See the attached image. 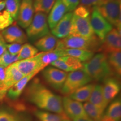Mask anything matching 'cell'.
Instances as JSON below:
<instances>
[{
    "mask_svg": "<svg viewBox=\"0 0 121 121\" xmlns=\"http://www.w3.org/2000/svg\"><path fill=\"white\" fill-rule=\"evenodd\" d=\"M25 96L29 102L41 109L66 116L63 109L62 98L47 88L38 78H35L28 86Z\"/></svg>",
    "mask_w": 121,
    "mask_h": 121,
    "instance_id": "1",
    "label": "cell"
},
{
    "mask_svg": "<svg viewBox=\"0 0 121 121\" xmlns=\"http://www.w3.org/2000/svg\"><path fill=\"white\" fill-rule=\"evenodd\" d=\"M82 65V69L92 80L104 81L114 75L108 62L107 55L104 53L96 54L90 60L83 63Z\"/></svg>",
    "mask_w": 121,
    "mask_h": 121,
    "instance_id": "2",
    "label": "cell"
},
{
    "mask_svg": "<svg viewBox=\"0 0 121 121\" xmlns=\"http://www.w3.org/2000/svg\"><path fill=\"white\" fill-rule=\"evenodd\" d=\"M102 41L95 35L90 38L69 35L59 40L56 48L60 49L76 48L89 50L93 52H100Z\"/></svg>",
    "mask_w": 121,
    "mask_h": 121,
    "instance_id": "3",
    "label": "cell"
},
{
    "mask_svg": "<svg viewBox=\"0 0 121 121\" xmlns=\"http://www.w3.org/2000/svg\"><path fill=\"white\" fill-rule=\"evenodd\" d=\"M95 7L105 19L115 28L121 30V2L115 0H105Z\"/></svg>",
    "mask_w": 121,
    "mask_h": 121,
    "instance_id": "4",
    "label": "cell"
},
{
    "mask_svg": "<svg viewBox=\"0 0 121 121\" xmlns=\"http://www.w3.org/2000/svg\"><path fill=\"white\" fill-rule=\"evenodd\" d=\"M26 31L27 37L33 42L49 34V26L46 13L37 12L31 24L26 28Z\"/></svg>",
    "mask_w": 121,
    "mask_h": 121,
    "instance_id": "5",
    "label": "cell"
},
{
    "mask_svg": "<svg viewBox=\"0 0 121 121\" xmlns=\"http://www.w3.org/2000/svg\"><path fill=\"white\" fill-rule=\"evenodd\" d=\"M90 76L82 69L70 72L67 74L63 86L60 90L65 95H69L74 91L91 81Z\"/></svg>",
    "mask_w": 121,
    "mask_h": 121,
    "instance_id": "6",
    "label": "cell"
},
{
    "mask_svg": "<svg viewBox=\"0 0 121 121\" xmlns=\"http://www.w3.org/2000/svg\"><path fill=\"white\" fill-rule=\"evenodd\" d=\"M95 35L90 24V17L83 18L73 14L69 35L90 38Z\"/></svg>",
    "mask_w": 121,
    "mask_h": 121,
    "instance_id": "7",
    "label": "cell"
},
{
    "mask_svg": "<svg viewBox=\"0 0 121 121\" xmlns=\"http://www.w3.org/2000/svg\"><path fill=\"white\" fill-rule=\"evenodd\" d=\"M90 16V24L95 35L102 41L107 34L113 29V26L100 13L95 7L92 9Z\"/></svg>",
    "mask_w": 121,
    "mask_h": 121,
    "instance_id": "8",
    "label": "cell"
},
{
    "mask_svg": "<svg viewBox=\"0 0 121 121\" xmlns=\"http://www.w3.org/2000/svg\"><path fill=\"white\" fill-rule=\"evenodd\" d=\"M67 74V72L52 66L44 68L42 72L46 82L57 90H60L62 87Z\"/></svg>",
    "mask_w": 121,
    "mask_h": 121,
    "instance_id": "9",
    "label": "cell"
},
{
    "mask_svg": "<svg viewBox=\"0 0 121 121\" xmlns=\"http://www.w3.org/2000/svg\"><path fill=\"white\" fill-rule=\"evenodd\" d=\"M5 73L4 84L0 87V102L4 99L9 89L25 76L13 63L6 68Z\"/></svg>",
    "mask_w": 121,
    "mask_h": 121,
    "instance_id": "10",
    "label": "cell"
},
{
    "mask_svg": "<svg viewBox=\"0 0 121 121\" xmlns=\"http://www.w3.org/2000/svg\"><path fill=\"white\" fill-rule=\"evenodd\" d=\"M121 30L113 28L102 41L100 52L106 54L114 51H121Z\"/></svg>",
    "mask_w": 121,
    "mask_h": 121,
    "instance_id": "11",
    "label": "cell"
},
{
    "mask_svg": "<svg viewBox=\"0 0 121 121\" xmlns=\"http://www.w3.org/2000/svg\"><path fill=\"white\" fill-rule=\"evenodd\" d=\"M62 106L65 115L71 119L87 116L83 104L81 102L71 99L69 96H64L62 98Z\"/></svg>",
    "mask_w": 121,
    "mask_h": 121,
    "instance_id": "12",
    "label": "cell"
},
{
    "mask_svg": "<svg viewBox=\"0 0 121 121\" xmlns=\"http://www.w3.org/2000/svg\"><path fill=\"white\" fill-rule=\"evenodd\" d=\"M13 65L24 76L43 69L40 60V53L31 58L17 60L13 63Z\"/></svg>",
    "mask_w": 121,
    "mask_h": 121,
    "instance_id": "13",
    "label": "cell"
},
{
    "mask_svg": "<svg viewBox=\"0 0 121 121\" xmlns=\"http://www.w3.org/2000/svg\"><path fill=\"white\" fill-rule=\"evenodd\" d=\"M33 0H22L17 16L18 24L22 28L29 26L34 17Z\"/></svg>",
    "mask_w": 121,
    "mask_h": 121,
    "instance_id": "14",
    "label": "cell"
},
{
    "mask_svg": "<svg viewBox=\"0 0 121 121\" xmlns=\"http://www.w3.org/2000/svg\"><path fill=\"white\" fill-rule=\"evenodd\" d=\"M1 34L5 42L7 43L24 44L28 39L27 35L16 23L3 30Z\"/></svg>",
    "mask_w": 121,
    "mask_h": 121,
    "instance_id": "15",
    "label": "cell"
},
{
    "mask_svg": "<svg viewBox=\"0 0 121 121\" xmlns=\"http://www.w3.org/2000/svg\"><path fill=\"white\" fill-rule=\"evenodd\" d=\"M73 14L72 12L66 13L56 26L51 29V32L53 35L57 38L62 39L69 35Z\"/></svg>",
    "mask_w": 121,
    "mask_h": 121,
    "instance_id": "16",
    "label": "cell"
},
{
    "mask_svg": "<svg viewBox=\"0 0 121 121\" xmlns=\"http://www.w3.org/2000/svg\"><path fill=\"white\" fill-rule=\"evenodd\" d=\"M103 91L105 102L107 104L111 102L118 94L121 85L117 78L110 77L104 80Z\"/></svg>",
    "mask_w": 121,
    "mask_h": 121,
    "instance_id": "17",
    "label": "cell"
},
{
    "mask_svg": "<svg viewBox=\"0 0 121 121\" xmlns=\"http://www.w3.org/2000/svg\"><path fill=\"white\" fill-rule=\"evenodd\" d=\"M49 13L48 24L49 28L52 29L68 11L62 0H56Z\"/></svg>",
    "mask_w": 121,
    "mask_h": 121,
    "instance_id": "18",
    "label": "cell"
},
{
    "mask_svg": "<svg viewBox=\"0 0 121 121\" xmlns=\"http://www.w3.org/2000/svg\"><path fill=\"white\" fill-rule=\"evenodd\" d=\"M40 71H35L29 75L25 76L22 79L16 82L14 85L10 87L7 91L6 95L9 99L15 100L19 98L27 84Z\"/></svg>",
    "mask_w": 121,
    "mask_h": 121,
    "instance_id": "19",
    "label": "cell"
},
{
    "mask_svg": "<svg viewBox=\"0 0 121 121\" xmlns=\"http://www.w3.org/2000/svg\"><path fill=\"white\" fill-rule=\"evenodd\" d=\"M58 41V38L49 33L35 42L34 44L38 49L45 52L55 49Z\"/></svg>",
    "mask_w": 121,
    "mask_h": 121,
    "instance_id": "20",
    "label": "cell"
},
{
    "mask_svg": "<svg viewBox=\"0 0 121 121\" xmlns=\"http://www.w3.org/2000/svg\"><path fill=\"white\" fill-rule=\"evenodd\" d=\"M121 117V102L117 98L112 102L104 114L101 121H119Z\"/></svg>",
    "mask_w": 121,
    "mask_h": 121,
    "instance_id": "21",
    "label": "cell"
},
{
    "mask_svg": "<svg viewBox=\"0 0 121 121\" xmlns=\"http://www.w3.org/2000/svg\"><path fill=\"white\" fill-rule=\"evenodd\" d=\"M88 101L99 109L105 110L108 104L104 99L102 85H95Z\"/></svg>",
    "mask_w": 121,
    "mask_h": 121,
    "instance_id": "22",
    "label": "cell"
},
{
    "mask_svg": "<svg viewBox=\"0 0 121 121\" xmlns=\"http://www.w3.org/2000/svg\"><path fill=\"white\" fill-rule=\"evenodd\" d=\"M95 84H87L74 91L69 96L79 102H86L89 100Z\"/></svg>",
    "mask_w": 121,
    "mask_h": 121,
    "instance_id": "23",
    "label": "cell"
},
{
    "mask_svg": "<svg viewBox=\"0 0 121 121\" xmlns=\"http://www.w3.org/2000/svg\"><path fill=\"white\" fill-rule=\"evenodd\" d=\"M64 49L56 48L53 51L49 52H42L40 53V60L42 67L43 69L47 67L49 64H51L53 62L58 60L60 57L65 56Z\"/></svg>",
    "mask_w": 121,
    "mask_h": 121,
    "instance_id": "24",
    "label": "cell"
},
{
    "mask_svg": "<svg viewBox=\"0 0 121 121\" xmlns=\"http://www.w3.org/2000/svg\"><path fill=\"white\" fill-rule=\"evenodd\" d=\"M107 55V60L110 69L117 78L121 75V51H114L109 53Z\"/></svg>",
    "mask_w": 121,
    "mask_h": 121,
    "instance_id": "25",
    "label": "cell"
},
{
    "mask_svg": "<svg viewBox=\"0 0 121 121\" xmlns=\"http://www.w3.org/2000/svg\"><path fill=\"white\" fill-rule=\"evenodd\" d=\"M66 56H69L78 59L82 62H86L94 56V52L89 50L76 48H69L64 49Z\"/></svg>",
    "mask_w": 121,
    "mask_h": 121,
    "instance_id": "26",
    "label": "cell"
},
{
    "mask_svg": "<svg viewBox=\"0 0 121 121\" xmlns=\"http://www.w3.org/2000/svg\"><path fill=\"white\" fill-rule=\"evenodd\" d=\"M13 19L5 9V1H0V31H2L13 24Z\"/></svg>",
    "mask_w": 121,
    "mask_h": 121,
    "instance_id": "27",
    "label": "cell"
},
{
    "mask_svg": "<svg viewBox=\"0 0 121 121\" xmlns=\"http://www.w3.org/2000/svg\"><path fill=\"white\" fill-rule=\"evenodd\" d=\"M34 113L39 121H62L67 118L65 116L44 110H35Z\"/></svg>",
    "mask_w": 121,
    "mask_h": 121,
    "instance_id": "28",
    "label": "cell"
},
{
    "mask_svg": "<svg viewBox=\"0 0 121 121\" xmlns=\"http://www.w3.org/2000/svg\"><path fill=\"white\" fill-rule=\"evenodd\" d=\"M84 108L87 116L94 121H101L104 114V111L99 109L90 102L84 103Z\"/></svg>",
    "mask_w": 121,
    "mask_h": 121,
    "instance_id": "29",
    "label": "cell"
},
{
    "mask_svg": "<svg viewBox=\"0 0 121 121\" xmlns=\"http://www.w3.org/2000/svg\"><path fill=\"white\" fill-rule=\"evenodd\" d=\"M56 0H33L34 11L48 14L51 11Z\"/></svg>",
    "mask_w": 121,
    "mask_h": 121,
    "instance_id": "30",
    "label": "cell"
},
{
    "mask_svg": "<svg viewBox=\"0 0 121 121\" xmlns=\"http://www.w3.org/2000/svg\"><path fill=\"white\" fill-rule=\"evenodd\" d=\"M38 52L39 50L35 47L29 43L24 44L22 45L20 51L17 55L18 60L34 57L38 53Z\"/></svg>",
    "mask_w": 121,
    "mask_h": 121,
    "instance_id": "31",
    "label": "cell"
},
{
    "mask_svg": "<svg viewBox=\"0 0 121 121\" xmlns=\"http://www.w3.org/2000/svg\"><path fill=\"white\" fill-rule=\"evenodd\" d=\"M5 1V9L11 15L13 20L17 19L21 0H4Z\"/></svg>",
    "mask_w": 121,
    "mask_h": 121,
    "instance_id": "32",
    "label": "cell"
},
{
    "mask_svg": "<svg viewBox=\"0 0 121 121\" xmlns=\"http://www.w3.org/2000/svg\"><path fill=\"white\" fill-rule=\"evenodd\" d=\"M60 58L64 61L70 72L82 69V63L75 57L69 56H65L60 57Z\"/></svg>",
    "mask_w": 121,
    "mask_h": 121,
    "instance_id": "33",
    "label": "cell"
},
{
    "mask_svg": "<svg viewBox=\"0 0 121 121\" xmlns=\"http://www.w3.org/2000/svg\"><path fill=\"white\" fill-rule=\"evenodd\" d=\"M17 60V56L10 54L6 49L2 55L0 56V66L6 68Z\"/></svg>",
    "mask_w": 121,
    "mask_h": 121,
    "instance_id": "34",
    "label": "cell"
},
{
    "mask_svg": "<svg viewBox=\"0 0 121 121\" xmlns=\"http://www.w3.org/2000/svg\"><path fill=\"white\" fill-rule=\"evenodd\" d=\"M90 12L91 9L80 4L75 9L73 14L80 17L86 18L90 16Z\"/></svg>",
    "mask_w": 121,
    "mask_h": 121,
    "instance_id": "35",
    "label": "cell"
},
{
    "mask_svg": "<svg viewBox=\"0 0 121 121\" xmlns=\"http://www.w3.org/2000/svg\"><path fill=\"white\" fill-rule=\"evenodd\" d=\"M17 116L6 109H0V121H15Z\"/></svg>",
    "mask_w": 121,
    "mask_h": 121,
    "instance_id": "36",
    "label": "cell"
},
{
    "mask_svg": "<svg viewBox=\"0 0 121 121\" xmlns=\"http://www.w3.org/2000/svg\"><path fill=\"white\" fill-rule=\"evenodd\" d=\"M22 44L13 43L6 44L7 51L13 55L17 56L22 48Z\"/></svg>",
    "mask_w": 121,
    "mask_h": 121,
    "instance_id": "37",
    "label": "cell"
},
{
    "mask_svg": "<svg viewBox=\"0 0 121 121\" xmlns=\"http://www.w3.org/2000/svg\"><path fill=\"white\" fill-rule=\"evenodd\" d=\"M105 1V0H80V3L81 5L93 9L94 7L97 6Z\"/></svg>",
    "mask_w": 121,
    "mask_h": 121,
    "instance_id": "38",
    "label": "cell"
},
{
    "mask_svg": "<svg viewBox=\"0 0 121 121\" xmlns=\"http://www.w3.org/2000/svg\"><path fill=\"white\" fill-rule=\"evenodd\" d=\"M62 1L67 9L68 13L74 11L80 4V0H62Z\"/></svg>",
    "mask_w": 121,
    "mask_h": 121,
    "instance_id": "39",
    "label": "cell"
},
{
    "mask_svg": "<svg viewBox=\"0 0 121 121\" xmlns=\"http://www.w3.org/2000/svg\"><path fill=\"white\" fill-rule=\"evenodd\" d=\"M6 43L2 35L0 33V56L4 52V51L7 49L6 48Z\"/></svg>",
    "mask_w": 121,
    "mask_h": 121,
    "instance_id": "40",
    "label": "cell"
},
{
    "mask_svg": "<svg viewBox=\"0 0 121 121\" xmlns=\"http://www.w3.org/2000/svg\"><path fill=\"white\" fill-rule=\"evenodd\" d=\"M5 69L6 68L0 66V87H1L4 84V78H5Z\"/></svg>",
    "mask_w": 121,
    "mask_h": 121,
    "instance_id": "41",
    "label": "cell"
},
{
    "mask_svg": "<svg viewBox=\"0 0 121 121\" xmlns=\"http://www.w3.org/2000/svg\"><path fill=\"white\" fill-rule=\"evenodd\" d=\"M72 121H94L93 119H91L90 118H89L88 116L86 117H81L75 118L71 119Z\"/></svg>",
    "mask_w": 121,
    "mask_h": 121,
    "instance_id": "42",
    "label": "cell"
},
{
    "mask_svg": "<svg viewBox=\"0 0 121 121\" xmlns=\"http://www.w3.org/2000/svg\"><path fill=\"white\" fill-rule=\"evenodd\" d=\"M31 121L29 118L25 117V116H22V117H21V116H18L17 117V118H16V121Z\"/></svg>",
    "mask_w": 121,
    "mask_h": 121,
    "instance_id": "43",
    "label": "cell"
},
{
    "mask_svg": "<svg viewBox=\"0 0 121 121\" xmlns=\"http://www.w3.org/2000/svg\"><path fill=\"white\" fill-rule=\"evenodd\" d=\"M62 121H72L69 120V119L68 118H65L64 119H63Z\"/></svg>",
    "mask_w": 121,
    "mask_h": 121,
    "instance_id": "44",
    "label": "cell"
},
{
    "mask_svg": "<svg viewBox=\"0 0 121 121\" xmlns=\"http://www.w3.org/2000/svg\"><path fill=\"white\" fill-rule=\"evenodd\" d=\"M115 1H118V2H121V0H115Z\"/></svg>",
    "mask_w": 121,
    "mask_h": 121,
    "instance_id": "45",
    "label": "cell"
},
{
    "mask_svg": "<svg viewBox=\"0 0 121 121\" xmlns=\"http://www.w3.org/2000/svg\"><path fill=\"white\" fill-rule=\"evenodd\" d=\"M1 1V0H0V1Z\"/></svg>",
    "mask_w": 121,
    "mask_h": 121,
    "instance_id": "46",
    "label": "cell"
}]
</instances>
